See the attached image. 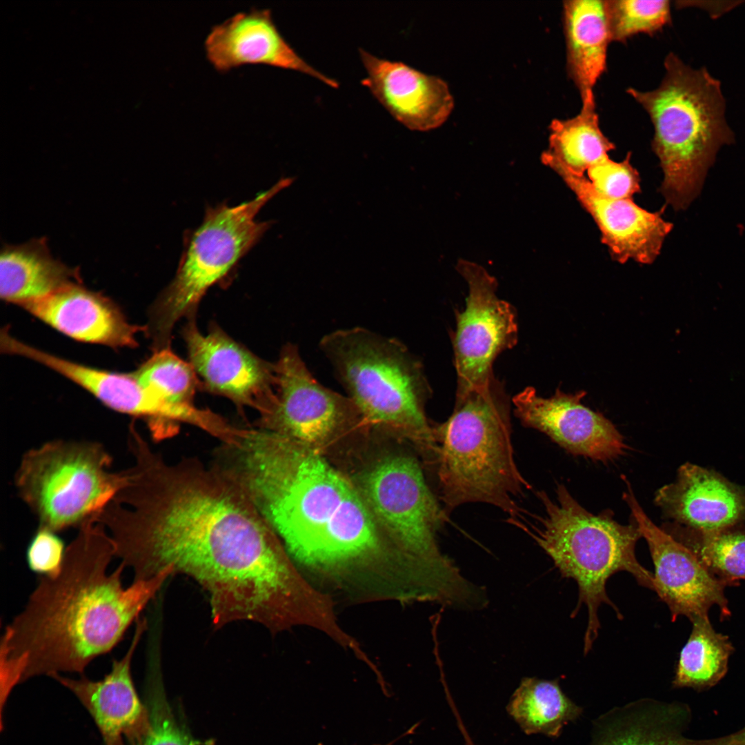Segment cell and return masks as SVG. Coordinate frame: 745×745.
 I'll list each match as a JSON object with an SVG mask.
<instances>
[{
	"instance_id": "24",
	"label": "cell",
	"mask_w": 745,
	"mask_h": 745,
	"mask_svg": "<svg viewBox=\"0 0 745 745\" xmlns=\"http://www.w3.org/2000/svg\"><path fill=\"white\" fill-rule=\"evenodd\" d=\"M563 14L568 71L582 98L606 68L612 41L606 1H565Z\"/></svg>"
},
{
	"instance_id": "16",
	"label": "cell",
	"mask_w": 745,
	"mask_h": 745,
	"mask_svg": "<svg viewBox=\"0 0 745 745\" xmlns=\"http://www.w3.org/2000/svg\"><path fill=\"white\" fill-rule=\"evenodd\" d=\"M146 628V620L139 619L128 650L121 658L112 662L110 671L103 679L50 676L70 690L87 709L105 745H134L151 731L149 709L139 699L131 675L132 660Z\"/></svg>"
},
{
	"instance_id": "33",
	"label": "cell",
	"mask_w": 745,
	"mask_h": 745,
	"mask_svg": "<svg viewBox=\"0 0 745 745\" xmlns=\"http://www.w3.org/2000/svg\"><path fill=\"white\" fill-rule=\"evenodd\" d=\"M66 549L63 542L55 532L38 528L28 546V566L40 576H55L62 568Z\"/></svg>"
},
{
	"instance_id": "3",
	"label": "cell",
	"mask_w": 745,
	"mask_h": 745,
	"mask_svg": "<svg viewBox=\"0 0 745 745\" xmlns=\"http://www.w3.org/2000/svg\"><path fill=\"white\" fill-rule=\"evenodd\" d=\"M214 460L302 564L334 570L381 552L375 519L358 490L314 448L250 426L235 444H221Z\"/></svg>"
},
{
	"instance_id": "19",
	"label": "cell",
	"mask_w": 745,
	"mask_h": 745,
	"mask_svg": "<svg viewBox=\"0 0 745 745\" xmlns=\"http://www.w3.org/2000/svg\"><path fill=\"white\" fill-rule=\"evenodd\" d=\"M359 52L367 74L361 84L397 121L411 130L426 132L447 121L454 99L444 80L362 48Z\"/></svg>"
},
{
	"instance_id": "27",
	"label": "cell",
	"mask_w": 745,
	"mask_h": 745,
	"mask_svg": "<svg viewBox=\"0 0 745 745\" xmlns=\"http://www.w3.org/2000/svg\"><path fill=\"white\" fill-rule=\"evenodd\" d=\"M507 711L526 734L556 738L565 725L581 716L583 709L562 691L558 679L524 677Z\"/></svg>"
},
{
	"instance_id": "5",
	"label": "cell",
	"mask_w": 745,
	"mask_h": 745,
	"mask_svg": "<svg viewBox=\"0 0 745 745\" xmlns=\"http://www.w3.org/2000/svg\"><path fill=\"white\" fill-rule=\"evenodd\" d=\"M665 75L651 91L627 92L648 114L653 150L664 174L661 192L675 210L686 208L700 191L719 149L733 141L725 119L721 83L705 68L693 69L674 53Z\"/></svg>"
},
{
	"instance_id": "30",
	"label": "cell",
	"mask_w": 745,
	"mask_h": 745,
	"mask_svg": "<svg viewBox=\"0 0 745 745\" xmlns=\"http://www.w3.org/2000/svg\"><path fill=\"white\" fill-rule=\"evenodd\" d=\"M132 375L145 390L166 402L194 405L197 373L169 348L157 350Z\"/></svg>"
},
{
	"instance_id": "2",
	"label": "cell",
	"mask_w": 745,
	"mask_h": 745,
	"mask_svg": "<svg viewBox=\"0 0 745 745\" xmlns=\"http://www.w3.org/2000/svg\"><path fill=\"white\" fill-rule=\"evenodd\" d=\"M103 526L85 522L66 547L60 572L40 576L27 603L6 626L0 644V697L33 677L83 673L110 652L173 572L167 568L124 586L121 563Z\"/></svg>"
},
{
	"instance_id": "22",
	"label": "cell",
	"mask_w": 745,
	"mask_h": 745,
	"mask_svg": "<svg viewBox=\"0 0 745 745\" xmlns=\"http://www.w3.org/2000/svg\"><path fill=\"white\" fill-rule=\"evenodd\" d=\"M1 351L36 361L65 376L116 411L143 418L148 426L165 421L170 414L168 404L145 390L132 374H119L83 366L1 334Z\"/></svg>"
},
{
	"instance_id": "28",
	"label": "cell",
	"mask_w": 745,
	"mask_h": 745,
	"mask_svg": "<svg viewBox=\"0 0 745 745\" xmlns=\"http://www.w3.org/2000/svg\"><path fill=\"white\" fill-rule=\"evenodd\" d=\"M691 622L693 628L681 650L673 686L701 691L713 687L725 676L734 648L727 635L713 628L708 616Z\"/></svg>"
},
{
	"instance_id": "1",
	"label": "cell",
	"mask_w": 745,
	"mask_h": 745,
	"mask_svg": "<svg viewBox=\"0 0 745 745\" xmlns=\"http://www.w3.org/2000/svg\"><path fill=\"white\" fill-rule=\"evenodd\" d=\"M102 522L133 580L168 567L189 576L206 592L217 625L260 617L292 577L279 538L215 462L170 461L152 448L141 449Z\"/></svg>"
},
{
	"instance_id": "4",
	"label": "cell",
	"mask_w": 745,
	"mask_h": 745,
	"mask_svg": "<svg viewBox=\"0 0 745 745\" xmlns=\"http://www.w3.org/2000/svg\"><path fill=\"white\" fill-rule=\"evenodd\" d=\"M433 428L432 468L446 513L485 503L508 514L510 524L524 522L517 499L530 486L515 461L510 403L501 382L495 377L486 386L456 395L451 415Z\"/></svg>"
},
{
	"instance_id": "8",
	"label": "cell",
	"mask_w": 745,
	"mask_h": 745,
	"mask_svg": "<svg viewBox=\"0 0 745 745\" xmlns=\"http://www.w3.org/2000/svg\"><path fill=\"white\" fill-rule=\"evenodd\" d=\"M359 493L392 537L409 570L441 593L461 590L467 579L440 550L437 535L447 513L427 484L418 460L407 454L384 458L365 471Z\"/></svg>"
},
{
	"instance_id": "14",
	"label": "cell",
	"mask_w": 745,
	"mask_h": 745,
	"mask_svg": "<svg viewBox=\"0 0 745 745\" xmlns=\"http://www.w3.org/2000/svg\"><path fill=\"white\" fill-rule=\"evenodd\" d=\"M190 364L209 391L249 406L260 415L276 399L275 364L259 358L217 326L202 334L191 321L184 328Z\"/></svg>"
},
{
	"instance_id": "10",
	"label": "cell",
	"mask_w": 745,
	"mask_h": 745,
	"mask_svg": "<svg viewBox=\"0 0 745 745\" xmlns=\"http://www.w3.org/2000/svg\"><path fill=\"white\" fill-rule=\"evenodd\" d=\"M99 442L57 439L25 453L14 484L39 528L58 532L96 517L122 482Z\"/></svg>"
},
{
	"instance_id": "6",
	"label": "cell",
	"mask_w": 745,
	"mask_h": 745,
	"mask_svg": "<svg viewBox=\"0 0 745 745\" xmlns=\"http://www.w3.org/2000/svg\"><path fill=\"white\" fill-rule=\"evenodd\" d=\"M319 349L364 423L406 438L431 464L436 444L425 405L432 390L420 359L397 339L360 326L325 335Z\"/></svg>"
},
{
	"instance_id": "29",
	"label": "cell",
	"mask_w": 745,
	"mask_h": 745,
	"mask_svg": "<svg viewBox=\"0 0 745 745\" xmlns=\"http://www.w3.org/2000/svg\"><path fill=\"white\" fill-rule=\"evenodd\" d=\"M664 530L691 550L707 570L726 586L745 579V529L737 525L706 533L682 526Z\"/></svg>"
},
{
	"instance_id": "20",
	"label": "cell",
	"mask_w": 745,
	"mask_h": 745,
	"mask_svg": "<svg viewBox=\"0 0 745 745\" xmlns=\"http://www.w3.org/2000/svg\"><path fill=\"white\" fill-rule=\"evenodd\" d=\"M655 502L667 517L696 532L717 531L745 520V488L689 463L680 466L675 482L657 491Z\"/></svg>"
},
{
	"instance_id": "36",
	"label": "cell",
	"mask_w": 745,
	"mask_h": 745,
	"mask_svg": "<svg viewBox=\"0 0 745 745\" xmlns=\"http://www.w3.org/2000/svg\"><path fill=\"white\" fill-rule=\"evenodd\" d=\"M468 745H472V743H470V744H468Z\"/></svg>"
},
{
	"instance_id": "9",
	"label": "cell",
	"mask_w": 745,
	"mask_h": 745,
	"mask_svg": "<svg viewBox=\"0 0 745 745\" xmlns=\"http://www.w3.org/2000/svg\"><path fill=\"white\" fill-rule=\"evenodd\" d=\"M294 180L281 178L235 206L219 204L206 209L203 221L187 238L174 279L152 308L149 330L157 349L169 348L175 324L191 315L206 291L259 241L271 222L258 221V212Z\"/></svg>"
},
{
	"instance_id": "31",
	"label": "cell",
	"mask_w": 745,
	"mask_h": 745,
	"mask_svg": "<svg viewBox=\"0 0 745 745\" xmlns=\"http://www.w3.org/2000/svg\"><path fill=\"white\" fill-rule=\"evenodd\" d=\"M607 11L612 41L624 42L639 34H653L670 21L667 0H609Z\"/></svg>"
},
{
	"instance_id": "18",
	"label": "cell",
	"mask_w": 745,
	"mask_h": 745,
	"mask_svg": "<svg viewBox=\"0 0 745 745\" xmlns=\"http://www.w3.org/2000/svg\"><path fill=\"white\" fill-rule=\"evenodd\" d=\"M550 168L557 172L591 215L601 232L613 259L624 264L633 259L642 264L653 263L659 255L673 224L633 199H615L598 192L586 176L577 175L559 164Z\"/></svg>"
},
{
	"instance_id": "32",
	"label": "cell",
	"mask_w": 745,
	"mask_h": 745,
	"mask_svg": "<svg viewBox=\"0 0 745 745\" xmlns=\"http://www.w3.org/2000/svg\"><path fill=\"white\" fill-rule=\"evenodd\" d=\"M588 180L599 193L615 199H631L640 191V179L630 163V153L620 161L609 157L587 170Z\"/></svg>"
},
{
	"instance_id": "23",
	"label": "cell",
	"mask_w": 745,
	"mask_h": 745,
	"mask_svg": "<svg viewBox=\"0 0 745 745\" xmlns=\"http://www.w3.org/2000/svg\"><path fill=\"white\" fill-rule=\"evenodd\" d=\"M689 719L684 704L639 699L597 717L588 745H693L683 734Z\"/></svg>"
},
{
	"instance_id": "11",
	"label": "cell",
	"mask_w": 745,
	"mask_h": 745,
	"mask_svg": "<svg viewBox=\"0 0 745 745\" xmlns=\"http://www.w3.org/2000/svg\"><path fill=\"white\" fill-rule=\"evenodd\" d=\"M457 270L468 284L463 311H457L452 334L456 395L488 385L495 378L493 365L503 351L518 340L515 308L497 295V281L482 266L459 259Z\"/></svg>"
},
{
	"instance_id": "7",
	"label": "cell",
	"mask_w": 745,
	"mask_h": 745,
	"mask_svg": "<svg viewBox=\"0 0 745 745\" xmlns=\"http://www.w3.org/2000/svg\"><path fill=\"white\" fill-rule=\"evenodd\" d=\"M555 493L552 499L544 492L537 493L545 513L537 518V526L522 529L552 559L562 577L577 582L579 599L572 617L586 605L584 652L587 654L600 628L599 606L608 604L622 617L607 595L608 579L619 571H626L639 585L654 590L653 574L636 558L635 546L642 536L634 523L622 525L608 511L598 515L588 511L563 484L557 486Z\"/></svg>"
},
{
	"instance_id": "17",
	"label": "cell",
	"mask_w": 745,
	"mask_h": 745,
	"mask_svg": "<svg viewBox=\"0 0 745 745\" xmlns=\"http://www.w3.org/2000/svg\"><path fill=\"white\" fill-rule=\"evenodd\" d=\"M206 59L219 72L266 65L309 75L333 88L339 82L306 62L285 39L269 9L237 12L213 26L206 37Z\"/></svg>"
},
{
	"instance_id": "35",
	"label": "cell",
	"mask_w": 745,
	"mask_h": 745,
	"mask_svg": "<svg viewBox=\"0 0 745 745\" xmlns=\"http://www.w3.org/2000/svg\"><path fill=\"white\" fill-rule=\"evenodd\" d=\"M694 745H745V728L721 737L695 740Z\"/></svg>"
},
{
	"instance_id": "34",
	"label": "cell",
	"mask_w": 745,
	"mask_h": 745,
	"mask_svg": "<svg viewBox=\"0 0 745 745\" xmlns=\"http://www.w3.org/2000/svg\"><path fill=\"white\" fill-rule=\"evenodd\" d=\"M151 731L134 745H192L177 726L164 702L155 695L150 701Z\"/></svg>"
},
{
	"instance_id": "13",
	"label": "cell",
	"mask_w": 745,
	"mask_h": 745,
	"mask_svg": "<svg viewBox=\"0 0 745 745\" xmlns=\"http://www.w3.org/2000/svg\"><path fill=\"white\" fill-rule=\"evenodd\" d=\"M627 484L624 499L648 544L655 567L654 590L669 608L672 621L680 615L691 621L708 616L713 606L719 607L721 618L729 617L726 585L713 576L691 550L650 519Z\"/></svg>"
},
{
	"instance_id": "26",
	"label": "cell",
	"mask_w": 745,
	"mask_h": 745,
	"mask_svg": "<svg viewBox=\"0 0 745 745\" xmlns=\"http://www.w3.org/2000/svg\"><path fill=\"white\" fill-rule=\"evenodd\" d=\"M581 110L568 119H553L548 127V147L541 160L548 166L559 164L584 176L590 168L608 158L615 146L602 132L593 91L582 97Z\"/></svg>"
},
{
	"instance_id": "21",
	"label": "cell",
	"mask_w": 745,
	"mask_h": 745,
	"mask_svg": "<svg viewBox=\"0 0 745 745\" xmlns=\"http://www.w3.org/2000/svg\"><path fill=\"white\" fill-rule=\"evenodd\" d=\"M22 307L71 338L112 348L137 346L136 334L144 330L129 324L109 299L79 283Z\"/></svg>"
},
{
	"instance_id": "25",
	"label": "cell",
	"mask_w": 745,
	"mask_h": 745,
	"mask_svg": "<svg viewBox=\"0 0 745 745\" xmlns=\"http://www.w3.org/2000/svg\"><path fill=\"white\" fill-rule=\"evenodd\" d=\"M78 271L55 259L44 239L6 246L0 257V295L21 306L74 283Z\"/></svg>"
},
{
	"instance_id": "15",
	"label": "cell",
	"mask_w": 745,
	"mask_h": 745,
	"mask_svg": "<svg viewBox=\"0 0 745 745\" xmlns=\"http://www.w3.org/2000/svg\"><path fill=\"white\" fill-rule=\"evenodd\" d=\"M585 391L567 394L557 389L544 398L527 387L512 399L522 424L538 430L569 453L607 461L626 449L622 435L602 414L582 404Z\"/></svg>"
},
{
	"instance_id": "12",
	"label": "cell",
	"mask_w": 745,
	"mask_h": 745,
	"mask_svg": "<svg viewBox=\"0 0 745 745\" xmlns=\"http://www.w3.org/2000/svg\"><path fill=\"white\" fill-rule=\"evenodd\" d=\"M276 399L255 427L275 431L314 448L363 418L352 400L321 385L288 343L275 364Z\"/></svg>"
}]
</instances>
